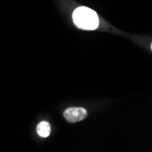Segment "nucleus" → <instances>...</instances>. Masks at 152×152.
Segmentation results:
<instances>
[{
  "mask_svg": "<svg viewBox=\"0 0 152 152\" xmlns=\"http://www.w3.org/2000/svg\"><path fill=\"white\" fill-rule=\"evenodd\" d=\"M88 116V111L83 107H68L65 110L64 118L66 121L70 123H75L85 119Z\"/></svg>",
  "mask_w": 152,
  "mask_h": 152,
  "instance_id": "nucleus-2",
  "label": "nucleus"
},
{
  "mask_svg": "<svg viewBox=\"0 0 152 152\" xmlns=\"http://www.w3.org/2000/svg\"><path fill=\"white\" fill-rule=\"evenodd\" d=\"M37 132L41 137H48L51 132L50 124L48 121H41L37 127Z\"/></svg>",
  "mask_w": 152,
  "mask_h": 152,
  "instance_id": "nucleus-3",
  "label": "nucleus"
},
{
  "mask_svg": "<svg viewBox=\"0 0 152 152\" xmlns=\"http://www.w3.org/2000/svg\"><path fill=\"white\" fill-rule=\"evenodd\" d=\"M151 49H152V43H151Z\"/></svg>",
  "mask_w": 152,
  "mask_h": 152,
  "instance_id": "nucleus-4",
  "label": "nucleus"
},
{
  "mask_svg": "<svg viewBox=\"0 0 152 152\" xmlns=\"http://www.w3.org/2000/svg\"><path fill=\"white\" fill-rule=\"evenodd\" d=\"M73 21L78 28L86 30L98 28L99 24L96 13L86 7H79L73 12Z\"/></svg>",
  "mask_w": 152,
  "mask_h": 152,
  "instance_id": "nucleus-1",
  "label": "nucleus"
}]
</instances>
